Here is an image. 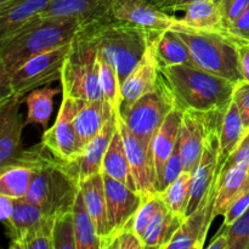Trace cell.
<instances>
[{
	"label": "cell",
	"mask_w": 249,
	"mask_h": 249,
	"mask_svg": "<svg viewBox=\"0 0 249 249\" xmlns=\"http://www.w3.org/2000/svg\"><path fill=\"white\" fill-rule=\"evenodd\" d=\"M80 27L73 17L36 16L0 38V84L29 58L71 43Z\"/></svg>",
	"instance_id": "1"
},
{
	"label": "cell",
	"mask_w": 249,
	"mask_h": 249,
	"mask_svg": "<svg viewBox=\"0 0 249 249\" xmlns=\"http://www.w3.org/2000/svg\"><path fill=\"white\" fill-rule=\"evenodd\" d=\"M177 107L182 111H226L236 84L196 65L160 68Z\"/></svg>",
	"instance_id": "2"
},
{
	"label": "cell",
	"mask_w": 249,
	"mask_h": 249,
	"mask_svg": "<svg viewBox=\"0 0 249 249\" xmlns=\"http://www.w3.org/2000/svg\"><path fill=\"white\" fill-rule=\"evenodd\" d=\"M82 27L90 33L100 55L114 66L121 84L139 65L151 40L158 33L117 19L112 15Z\"/></svg>",
	"instance_id": "3"
},
{
	"label": "cell",
	"mask_w": 249,
	"mask_h": 249,
	"mask_svg": "<svg viewBox=\"0 0 249 249\" xmlns=\"http://www.w3.org/2000/svg\"><path fill=\"white\" fill-rule=\"evenodd\" d=\"M172 28L187 44L196 66L235 84L245 80L240 67L237 41L228 32L199 31L179 21Z\"/></svg>",
	"instance_id": "4"
},
{
	"label": "cell",
	"mask_w": 249,
	"mask_h": 249,
	"mask_svg": "<svg viewBox=\"0 0 249 249\" xmlns=\"http://www.w3.org/2000/svg\"><path fill=\"white\" fill-rule=\"evenodd\" d=\"M62 95L85 102L106 100L100 85L99 50L89 32L80 27L71 43L61 77Z\"/></svg>",
	"instance_id": "5"
},
{
	"label": "cell",
	"mask_w": 249,
	"mask_h": 249,
	"mask_svg": "<svg viewBox=\"0 0 249 249\" xmlns=\"http://www.w3.org/2000/svg\"><path fill=\"white\" fill-rule=\"evenodd\" d=\"M80 186L66 160L51 155L39 169L24 199L39 207L45 216L57 218L73 209Z\"/></svg>",
	"instance_id": "6"
},
{
	"label": "cell",
	"mask_w": 249,
	"mask_h": 249,
	"mask_svg": "<svg viewBox=\"0 0 249 249\" xmlns=\"http://www.w3.org/2000/svg\"><path fill=\"white\" fill-rule=\"evenodd\" d=\"M175 107L174 97L160 73L158 85L153 91L143 95L129 106L119 107L118 112L131 133L151 151L153 138Z\"/></svg>",
	"instance_id": "7"
},
{
	"label": "cell",
	"mask_w": 249,
	"mask_h": 249,
	"mask_svg": "<svg viewBox=\"0 0 249 249\" xmlns=\"http://www.w3.org/2000/svg\"><path fill=\"white\" fill-rule=\"evenodd\" d=\"M71 43L29 58L10 75L5 84L1 85V94H12L23 97L36 88L61 80Z\"/></svg>",
	"instance_id": "8"
},
{
	"label": "cell",
	"mask_w": 249,
	"mask_h": 249,
	"mask_svg": "<svg viewBox=\"0 0 249 249\" xmlns=\"http://www.w3.org/2000/svg\"><path fill=\"white\" fill-rule=\"evenodd\" d=\"M226 111H194L182 113L179 142L184 172L194 173L209 136L221 125Z\"/></svg>",
	"instance_id": "9"
},
{
	"label": "cell",
	"mask_w": 249,
	"mask_h": 249,
	"mask_svg": "<svg viewBox=\"0 0 249 249\" xmlns=\"http://www.w3.org/2000/svg\"><path fill=\"white\" fill-rule=\"evenodd\" d=\"M85 101L62 95V104L57 118L51 128L43 134L41 142L60 160L72 162L83 152L74 128V118Z\"/></svg>",
	"instance_id": "10"
},
{
	"label": "cell",
	"mask_w": 249,
	"mask_h": 249,
	"mask_svg": "<svg viewBox=\"0 0 249 249\" xmlns=\"http://www.w3.org/2000/svg\"><path fill=\"white\" fill-rule=\"evenodd\" d=\"M102 175L106 195L107 219L109 225V237L104 243L102 249H107V246L114 236L125 229H131L134 218L145 199L139 192L133 191L118 180L106 174Z\"/></svg>",
	"instance_id": "11"
},
{
	"label": "cell",
	"mask_w": 249,
	"mask_h": 249,
	"mask_svg": "<svg viewBox=\"0 0 249 249\" xmlns=\"http://www.w3.org/2000/svg\"><path fill=\"white\" fill-rule=\"evenodd\" d=\"M117 124L123 136L126 156L130 163L131 173L136 182L138 192L146 201L150 197L158 195L157 187H156V170L152 152L131 133L125 122L119 116V112Z\"/></svg>",
	"instance_id": "12"
},
{
	"label": "cell",
	"mask_w": 249,
	"mask_h": 249,
	"mask_svg": "<svg viewBox=\"0 0 249 249\" xmlns=\"http://www.w3.org/2000/svg\"><path fill=\"white\" fill-rule=\"evenodd\" d=\"M219 131L220 126L209 136L198 165L192 173L191 196H190L187 215L194 213L201 206L207 203L212 189L216 184L219 155Z\"/></svg>",
	"instance_id": "13"
},
{
	"label": "cell",
	"mask_w": 249,
	"mask_h": 249,
	"mask_svg": "<svg viewBox=\"0 0 249 249\" xmlns=\"http://www.w3.org/2000/svg\"><path fill=\"white\" fill-rule=\"evenodd\" d=\"M111 12L114 18L152 32L169 29L179 21L147 0H111Z\"/></svg>",
	"instance_id": "14"
},
{
	"label": "cell",
	"mask_w": 249,
	"mask_h": 249,
	"mask_svg": "<svg viewBox=\"0 0 249 249\" xmlns=\"http://www.w3.org/2000/svg\"><path fill=\"white\" fill-rule=\"evenodd\" d=\"M216 194L218 190L214 186L209 194L207 203L185 218L180 229L177 231L172 241L168 243L165 249H202L204 247L207 233L215 219L214 206H215Z\"/></svg>",
	"instance_id": "15"
},
{
	"label": "cell",
	"mask_w": 249,
	"mask_h": 249,
	"mask_svg": "<svg viewBox=\"0 0 249 249\" xmlns=\"http://www.w3.org/2000/svg\"><path fill=\"white\" fill-rule=\"evenodd\" d=\"M23 97L2 95L0 100V167L21 152V133L24 126L19 107Z\"/></svg>",
	"instance_id": "16"
},
{
	"label": "cell",
	"mask_w": 249,
	"mask_h": 249,
	"mask_svg": "<svg viewBox=\"0 0 249 249\" xmlns=\"http://www.w3.org/2000/svg\"><path fill=\"white\" fill-rule=\"evenodd\" d=\"M160 73V66L156 57L155 44L152 39L139 65L122 84L119 107L129 106L141 96L153 91L158 85Z\"/></svg>",
	"instance_id": "17"
},
{
	"label": "cell",
	"mask_w": 249,
	"mask_h": 249,
	"mask_svg": "<svg viewBox=\"0 0 249 249\" xmlns=\"http://www.w3.org/2000/svg\"><path fill=\"white\" fill-rule=\"evenodd\" d=\"M117 118H118V109L112 113L111 118L106 122L101 131L85 146L82 155L77 160L67 162L68 169L77 178L79 184L87 178L101 173L105 153L117 129Z\"/></svg>",
	"instance_id": "18"
},
{
	"label": "cell",
	"mask_w": 249,
	"mask_h": 249,
	"mask_svg": "<svg viewBox=\"0 0 249 249\" xmlns=\"http://www.w3.org/2000/svg\"><path fill=\"white\" fill-rule=\"evenodd\" d=\"M182 113H184V111L180 109L179 107H175L174 109H172L152 140L151 152H152L153 164H155L156 170V187H157V191L160 190V184H162L168 160L172 156L173 151L177 146L178 139H179Z\"/></svg>",
	"instance_id": "19"
},
{
	"label": "cell",
	"mask_w": 249,
	"mask_h": 249,
	"mask_svg": "<svg viewBox=\"0 0 249 249\" xmlns=\"http://www.w3.org/2000/svg\"><path fill=\"white\" fill-rule=\"evenodd\" d=\"M111 15V0H53L38 16L73 17L87 26Z\"/></svg>",
	"instance_id": "20"
},
{
	"label": "cell",
	"mask_w": 249,
	"mask_h": 249,
	"mask_svg": "<svg viewBox=\"0 0 249 249\" xmlns=\"http://www.w3.org/2000/svg\"><path fill=\"white\" fill-rule=\"evenodd\" d=\"M80 191L83 194L84 203L94 221L95 229L101 240V249L107 238L109 237V225L107 219V203L105 195L104 175L102 173L91 175L80 181Z\"/></svg>",
	"instance_id": "21"
},
{
	"label": "cell",
	"mask_w": 249,
	"mask_h": 249,
	"mask_svg": "<svg viewBox=\"0 0 249 249\" xmlns=\"http://www.w3.org/2000/svg\"><path fill=\"white\" fill-rule=\"evenodd\" d=\"M114 111L107 100L85 102L74 118V128L83 150L101 131Z\"/></svg>",
	"instance_id": "22"
},
{
	"label": "cell",
	"mask_w": 249,
	"mask_h": 249,
	"mask_svg": "<svg viewBox=\"0 0 249 249\" xmlns=\"http://www.w3.org/2000/svg\"><path fill=\"white\" fill-rule=\"evenodd\" d=\"M53 0H0V38L38 16Z\"/></svg>",
	"instance_id": "23"
},
{
	"label": "cell",
	"mask_w": 249,
	"mask_h": 249,
	"mask_svg": "<svg viewBox=\"0 0 249 249\" xmlns=\"http://www.w3.org/2000/svg\"><path fill=\"white\" fill-rule=\"evenodd\" d=\"M101 173L118 180L122 184L126 185L129 189L138 192L136 182L134 180L133 173H131L130 163H129L128 156H126L123 136L119 130L118 124H117V129L112 136L111 143L105 153Z\"/></svg>",
	"instance_id": "24"
},
{
	"label": "cell",
	"mask_w": 249,
	"mask_h": 249,
	"mask_svg": "<svg viewBox=\"0 0 249 249\" xmlns=\"http://www.w3.org/2000/svg\"><path fill=\"white\" fill-rule=\"evenodd\" d=\"M160 68L175 65H196L184 39L173 28L158 32L153 38Z\"/></svg>",
	"instance_id": "25"
},
{
	"label": "cell",
	"mask_w": 249,
	"mask_h": 249,
	"mask_svg": "<svg viewBox=\"0 0 249 249\" xmlns=\"http://www.w3.org/2000/svg\"><path fill=\"white\" fill-rule=\"evenodd\" d=\"M184 220L185 218L170 211L165 206L164 202L162 201V206L160 207L156 215L153 216L152 221L150 223L145 235H143V247L145 249H165Z\"/></svg>",
	"instance_id": "26"
},
{
	"label": "cell",
	"mask_w": 249,
	"mask_h": 249,
	"mask_svg": "<svg viewBox=\"0 0 249 249\" xmlns=\"http://www.w3.org/2000/svg\"><path fill=\"white\" fill-rule=\"evenodd\" d=\"M247 133L245 125H243L242 118L240 116L237 106L231 101L230 106L226 109L224 114L223 122L220 125V131H219V155H218V169L216 174H220L224 164L226 163L228 158L230 157L231 153L236 150L238 143L243 139L245 134ZM218 180V178H216Z\"/></svg>",
	"instance_id": "27"
},
{
	"label": "cell",
	"mask_w": 249,
	"mask_h": 249,
	"mask_svg": "<svg viewBox=\"0 0 249 249\" xmlns=\"http://www.w3.org/2000/svg\"><path fill=\"white\" fill-rule=\"evenodd\" d=\"M39 173V168L23 163H11L0 167V195L12 199L26 197Z\"/></svg>",
	"instance_id": "28"
},
{
	"label": "cell",
	"mask_w": 249,
	"mask_h": 249,
	"mask_svg": "<svg viewBox=\"0 0 249 249\" xmlns=\"http://www.w3.org/2000/svg\"><path fill=\"white\" fill-rule=\"evenodd\" d=\"M179 23L199 31H226L220 6L215 0H201L189 5Z\"/></svg>",
	"instance_id": "29"
},
{
	"label": "cell",
	"mask_w": 249,
	"mask_h": 249,
	"mask_svg": "<svg viewBox=\"0 0 249 249\" xmlns=\"http://www.w3.org/2000/svg\"><path fill=\"white\" fill-rule=\"evenodd\" d=\"M248 164H237L230 168L220 179L216 181L215 187L218 190L214 206V216L225 215L230 204L240 195L245 180L248 174Z\"/></svg>",
	"instance_id": "30"
},
{
	"label": "cell",
	"mask_w": 249,
	"mask_h": 249,
	"mask_svg": "<svg viewBox=\"0 0 249 249\" xmlns=\"http://www.w3.org/2000/svg\"><path fill=\"white\" fill-rule=\"evenodd\" d=\"M58 88H51L50 85L36 88L23 97V102L27 106V124H39L43 126L44 131L48 129L49 119L53 108V97L60 92Z\"/></svg>",
	"instance_id": "31"
},
{
	"label": "cell",
	"mask_w": 249,
	"mask_h": 249,
	"mask_svg": "<svg viewBox=\"0 0 249 249\" xmlns=\"http://www.w3.org/2000/svg\"><path fill=\"white\" fill-rule=\"evenodd\" d=\"M72 212L77 249H101V240L97 235L94 221L88 212L80 190L75 198Z\"/></svg>",
	"instance_id": "32"
},
{
	"label": "cell",
	"mask_w": 249,
	"mask_h": 249,
	"mask_svg": "<svg viewBox=\"0 0 249 249\" xmlns=\"http://www.w3.org/2000/svg\"><path fill=\"white\" fill-rule=\"evenodd\" d=\"M55 218L43 216L38 223L22 233L18 238L10 241L11 249H53V229Z\"/></svg>",
	"instance_id": "33"
},
{
	"label": "cell",
	"mask_w": 249,
	"mask_h": 249,
	"mask_svg": "<svg viewBox=\"0 0 249 249\" xmlns=\"http://www.w3.org/2000/svg\"><path fill=\"white\" fill-rule=\"evenodd\" d=\"M44 215L41 209L24 199H14V211L9 220L4 224L9 231L10 241L18 238L31 226L38 223Z\"/></svg>",
	"instance_id": "34"
},
{
	"label": "cell",
	"mask_w": 249,
	"mask_h": 249,
	"mask_svg": "<svg viewBox=\"0 0 249 249\" xmlns=\"http://www.w3.org/2000/svg\"><path fill=\"white\" fill-rule=\"evenodd\" d=\"M191 173L184 172L174 182L158 194L165 206L182 218L187 216V207L191 196Z\"/></svg>",
	"instance_id": "35"
},
{
	"label": "cell",
	"mask_w": 249,
	"mask_h": 249,
	"mask_svg": "<svg viewBox=\"0 0 249 249\" xmlns=\"http://www.w3.org/2000/svg\"><path fill=\"white\" fill-rule=\"evenodd\" d=\"M100 65V85L105 99L114 109L119 108L121 105V89L122 84L119 80V75L114 66L107 58L99 53Z\"/></svg>",
	"instance_id": "36"
},
{
	"label": "cell",
	"mask_w": 249,
	"mask_h": 249,
	"mask_svg": "<svg viewBox=\"0 0 249 249\" xmlns=\"http://www.w3.org/2000/svg\"><path fill=\"white\" fill-rule=\"evenodd\" d=\"M53 249H77L72 211L55 219L53 229Z\"/></svg>",
	"instance_id": "37"
},
{
	"label": "cell",
	"mask_w": 249,
	"mask_h": 249,
	"mask_svg": "<svg viewBox=\"0 0 249 249\" xmlns=\"http://www.w3.org/2000/svg\"><path fill=\"white\" fill-rule=\"evenodd\" d=\"M160 206H162V199H160V197L158 196V195H156V196L150 197V198H147L146 201H143L142 206L140 207L139 212L136 213L131 229H133L134 232H135L141 240H142L148 225H150L153 216L156 215V213H157Z\"/></svg>",
	"instance_id": "38"
},
{
	"label": "cell",
	"mask_w": 249,
	"mask_h": 249,
	"mask_svg": "<svg viewBox=\"0 0 249 249\" xmlns=\"http://www.w3.org/2000/svg\"><path fill=\"white\" fill-rule=\"evenodd\" d=\"M229 229V249H249V207Z\"/></svg>",
	"instance_id": "39"
},
{
	"label": "cell",
	"mask_w": 249,
	"mask_h": 249,
	"mask_svg": "<svg viewBox=\"0 0 249 249\" xmlns=\"http://www.w3.org/2000/svg\"><path fill=\"white\" fill-rule=\"evenodd\" d=\"M182 173H184V164H182L181 153H180V142L179 139H178L177 146H175L174 151H173L172 156L169 157L167 165H165L164 175H163L162 184L158 190V194L162 192L165 187L169 186L172 182H174Z\"/></svg>",
	"instance_id": "40"
},
{
	"label": "cell",
	"mask_w": 249,
	"mask_h": 249,
	"mask_svg": "<svg viewBox=\"0 0 249 249\" xmlns=\"http://www.w3.org/2000/svg\"><path fill=\"white\" fill-rule=\"evenodd\" d=\"M233 102L237 106L246 130H249V82L242 80L237 83L233 90Z\"/></svg>",
	"instance_id": "41"
},
{
	"label": "cell",
	"mask_w": 249,
	"mask_h": 249,
	"mask_svg": "<svg viewBox=\"0 0 249 249\" xmlns=\"http://www.w3.org/2000/svg\"><path fill=\"white\" fill-rule=\"evenodd\" d=\"M223 14L226 31L249 7V0H221L218 2Z\"/></svg>",
	"instance_id": "42"
},
{
	"label": "cell",
	"mask_w": 249,
	"mask_h": 249,
	"mask_svg": "<svg viewBox=\"0 0 249 249\" xmlns=\"http://www.w3.org/2000/svg\"><path fill=\"white\" fill-rule=\"evenodd\" d=\"M237 164H248L249 165V130L245 134L243 139L241 140V142L238 143V146L236 147V150L231 153L230 157L228 158L226 163L224 164L223 169H221L220 174H219L218 180L228 172L230 168L235 167ZM216 180V181H218Z\"/></svg>",
	"instance_id": "43"
},
{
	"label": "cell",
	"mask_w": 249,
	"mask_h": 249,
	"mask_svg": "<svg viewBox=\"0 0 249 249\" xmlns=\"http://www.w3.org/2000/svg\"><path fill=\"white\" fill-rule=\"evenodd\" d=\"M107 249H145V247L142 240L134 232L133 229H125L112 238Z\"/></svg>",
	"instance_id": "44"
},
{
	"label": "cell",
	"mask_w": 249,
	"mask_h": 249,
	"mask_svg": "<svg viewBox=\"0 0 249 249\" xmlns=\"http://www.w3.org/2000/svg\"><path fill=\"white\" fill-rule=\"evenodd\" d=\"M249 207V190L248 191L240 194L236 197L235 201L230 204L229 209L226 211L225 215H224V224L230 225L232 224L241 214L245 213Z\"/></svg>",
	"instance_id": "45"
},
{
	"label": "cell",
	"mask_w": 249,
	"mask_h": 249,
	"mask_svg": "<svg viewBox=\"0 0 249 249\" xmlns=\"http://www.w3.org/2000/svg\"><path fill=\"white\" fill-rule=\"evenodd\" d=\"M231 38L249 43V7L228 28Z\"/></svg>",
	"instance_id": "46"
},
{
	"label": "cell",
	"mask_w": 249,
	"mask_h": 249,
	"mask_svg": "<svg viewBox=\"0 0 249 249\" xmlns=\"http://www.w3.org/2000/svg\"><path fill=\"white\" fill-rule=\"evenodd\" d=\"M197 1H201V0H156L153 5H156L162 11L169 12L185 10L189 5Z\"/></svg>",
	"instance_id": "47"
},
{
	"label": "cell",
	"mask_w": 249,
	"mask_h": 249,
	"mask_svg": "<svg viewBox=\"0 0 249 249\" xmlns=\"http://www.w3.org/2000/svg\"><path fill=\"white\" fill-rule=\"evenodd\" d=\"M236 41H237L241 72H242L243 79L249 82V43H246V41H240V40H237V39H236Z\"/></svg>",
	"instance_id": "48"
},
{
	"label": "cell",
	"mask_w": 249,
	"mask_h": 249,
	"mask_svg": "<svg viewBox=\"0 0 249 249\" xmlns=\"http://www.w3.org/2000/svg\"><path fill=\"white\" fill-rule=\"evenodd\" d=\"M208 249H229V229L226 224H223L220 230L216 232L211 243L207 245Z\"/></svg>",
	"instance_id": "49"
},
{
	"label": "cell",
	"mask_w": 249,
	"mask_h": 249,
	"mask_svg": "<svg viewBox=\"0 0 249 249\" xmlns=\"http://www.w3.org/2000/svg\"><path fill=\"white\" fill-rule=\"evenodd\" d=\"M0 213H1V221L6 223L11 216L12 211H14V199L7 196L0 195Z\"/></svg>",
	"instance_id": "50"
},
{
	"label": "cell",
	"mask_w": 249,
	"mask_h": 249,
	"mask_svg": "<svg viewBox=\"0 0 249 249\" xmlns=\"http://www.w3.org/2000/svg\"><path fill=\"white\" fill-rule=\"evenodd\" d=\"M249 190V168H248V174H247V178H246L245 180V184H243L242 189H241V192L240 194H243V192L248 191Z\"/></svg>",
	"instance_id": "51"
},
{
	"label": "cell",
	"mask_w": 249,
	"mask_h": 249,
	"mask_svg": "<svg viewBox=\"0 0 249 249\" xmlns=\"http://www.w3.org/2000/svg\"><path fill=\"white\" fill-rule=\"evenodd\" d=\"M147 1H150V2H152V4H155L156 0H147Z\"/></svg>",
	"instance_id": "52"
},
{
	"label": "cell",
	"mask_w": 249,
	"mask_h": 249,
	"mask_svg": "<svg viewBox=\"0 0 249 249\" xmlns=\"http://www.w3.org/2000/svg\"><path fill=\"white\" fill-rule=\"evenodd\" d=\"M215 1H216V2H219V1H221V0H215Z\"/></svg>",
	"instance_id": "53"
}]
</instances>
